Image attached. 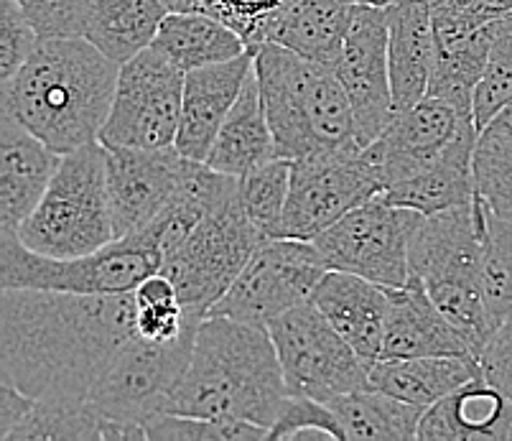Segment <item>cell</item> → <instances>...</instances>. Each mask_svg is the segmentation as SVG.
I'll list each match as a JSON object with an SVG mask.
<instances>
[{
	"label": "cell",
	"instance_id": "74e56055",
	"mask_svg": "<svg viewBox=\"0 0 512 441\" xmlns=\"http://www.w3.org/2000/svg\"><path fill=\"white\" fill-rule=\"evenodd\" d=\"M512 102V13L500 18L490 62L474 92V125L482 133L495 115Z\"/></svg>",
	"mask_w": 512,
	"mask_h": 441
},
{
	"label": "cell",
	"instance_id": "d4e9b609",
	"mask_svg": "<svg viewBox=\"0 0 512 441\" xmlns=\"http://www.w3.org/2000/svg\"><path fill=\"white\" fill-rule=\"evenodd\" d=\"M477 138V125H472L426 169L398 181L380 194L390 204L408 207L421 215H436V212L472 204L477 199V184H474Z\"/></svg>",
	"mask_w": 512,
	"mask_h": 441
},
{
	"label": "cell",
	"instance_id": "8d00e7d4",
	"mask_svg": "<svg viewBox=\"0 0 512 441\" xmlns=\"http://www.w3.org/2000/svg\"><path fill=\"white\" fill-rule=\"evenodd\" d=\"M148 441H253L268 439V429L250 421H214L189 413L158 411L146 421Z\"/></svg>",
	"mask_w": 512,
	"mask_h": 441
},
{
	"label": "cell",
	"instance_id": "3957f363",
	"mask_svg": "<svg viewBox=\"0 0 512 441\" xmlns=\"http://www.w3.org/2000/svg\"><path fill=\"white\" fill-rule=\"evenodd\" d=\"M286 398L281 360L268 329L230 317H204L192 360L171 388L164 411L250 421L271 436Z\"/></svg>",
	"mask_w": 512,
	"mask_h": 441
},
{
	"label": "cell",
	"instance_id": "30bf717a",
	"mask_svg": "<svg viewBox=\"0 0 512 441\" xmlns=\"http://www.w3.org/2000/svg\"><path fill=\"white\" fill-rule=\"evenodd\" d=\"M263 240L265 235L245 215L235 192L166 255L161 273L176 283L186 311L207 317Z\"/></svg>",
	"mask_w": 512,
	"mask_h": 441
},
{
	"label": "cell",
	"instance_id": "4dcf8cb0",
	"mask_svg": "<svg viewBox=\"0 0 512 441\" xmlns=\"http://www.w3.org/2000/svg\"><path fill=\"white\" fill-rule=\"evenodd\" d=\"M344 441H406L418 439L423 408L390 396L375 385L344 393L329 401Z\"/></svg>",
	"mask_w": 512,
	"mask_h": 441
},
{
	"label": "cell",
	"instance_id": "277c9868",
	"mask_svg": "<svg viewBox=\"0 0 512 441\" xmlns=\"http://www.w3.org/2000/svg\"><path fill=\"white\" fill-rule=\"evenodd\" d=\"M255 74L281 159L362 146L355 110L332 67L278 44H258Z\"/></svg>",
	"mask_w": 512,
	"mask_h": 441
},
{
	"label": "cell",
	"instance_id": "b9f144b4",
	"mask_svg": "<svg viewBox=\"0 0 512 441\" xmlns=\"http://www.w3.org/2000/svg\"><path fill=\"white\" fill-rule=\"evenodd\" d=\"M479 362H482L484 378L512 398V317H507L492 332L479 355Z\"/></svg>",
	"mask_w": 512,
	"mask_h": 441
},
{
	"label": "cell",
	"instance_id": "d6a6232c",
	"mask_svg": "<svg viewBox=\"0 0 512 441\" xmlns=\"http://www.w3.org/2000/svg\"><path fill=\"white\" fill-rule=\"evenodd\" d=\"M482 202V199H479ZM482 286L492 322L512 317V217L490 212L482 202Z\"/></svg>",
	"mask_w": 512,
	"mask_h": 441
},
{
	"label": "cell",
	"instance_id": "f1b7e54d",
	"mask_svg": "<svg viewBox=\"0 0 512 441\" xmlns=\"http://www.w3.org/2000/svg\"><path fill=\"white\" fill-rule=\"evenodd\" d=\"M477 375H482V362L474 355H428L370 362V385L423 411Z\"/></svg>",
	"mask_w": 512,
	"mask_h": 441
},
{
	"label": "cell",
	"instance_id": "7a4b0ae2",
	"mask_svg": "<svg viewBox=\"0 0 512 441\" xmlns=\"http://www.w3.org/2000/svg\"><path fill=\"white\" fill-rule=\"evenodd\" d=\"M118 74L120 64L87 39H39L16 77L0 87V113L64 156L100 141Z\"/></svg>",
	"mask_w": 512,
	"mask_h": 441
},
{
	"label": "cell",
	"instance_id": "e0dca14e",
	"mask_svg": "<svg viewBox=\"0 0 512 441\" xmlns=\"http://www.w3.org/2000/svg\"><path fill=\"white\" fill-rule=\"evenodd\" d=\"M472 125V113L431 95L411 108L395 110L383 133L367 146L383 176V187H393L426 169Z\"/></svg>",
	"mask_w": 512,
	"mask_h": 441
},
{
	"label": "cell",
	"instance_id": "9a60e30c",
	"mask_svg": "<svg viewBox=\"0 0 512 441\" xmlns=\"http://www.w3.org/2000/svg\"><path fill=\"white\" fill-rule=\"evenodd\" d=\"M436 62L428 95L454 102L474 115V92L490 62L500 18H487L474 0H444L431 6Z\"/></svg>",
	"mask_w": 512,
	"mask_h": 441
},
{
	"label": "cell",
	"instance_id": "ffe728a7",
	"mask_svg": "<svg viewBox=\"0 0 512 441\" xmlns=\"http://www.w3.org/2000/svg\"><path fill=\"white\" fill-rule=\"evenodd\" d=\"M352 8L355 6L342 0H281L260 18L250 49L258 44H278L334 69L347 41Z\"/></svg>",
	"mask_w": 512,
	"mask_h": 441
},
{
	"label": "cell",
	"instance_id": "484cf974",
	"mask_svg": "<svg viewBox=\"0 0 512 441\" xmlns=\"http://www.w3.org/2000/svg\"><path fill=\"white\" fill-rule=\"evenodd\" d=\"M390 85L395 110L411 108L428 95L436 62L431 6L423 0H400L388 8Z\"/></svg>",
	"mask_w": 512,
	"mask_h": 441
},
{
	"label": "cell",
	"instance_id": "836d02e7",
	"mask_svg": "<svg viewBox=\"0 0 512 441\" xmlns=\"http://www.w3.org/2000/svg\"><path fill=\"white\" fill-rule=\"evenodd\" d=\"M8 441H102V424L90 403L34 401Z\"/></svg>",
	"mask_w": 512,
	"mask_h": 441
},
{
	"label": "cell",
	"instance_id": "1f68e13d",
	"mask_svg": "<svg viewBox=\"0 0 512 441\" xmlns=\"http://www.w3.org/2000/svg\"><path fill=\"white\" fill-rule=\"evenodd\" d=\"M136 334L151 342L179 340L192 324L204 317L186 311L176 283L164 273H151L136 291Z\"/></svg>",
	"mask_w": 512,
	"mask_h": 441
},
{
	"label": "cell",
	"instance_id": "ba28073f",
	"mask_svg": "<svg viewBox=\"0 0 512 441\" xmlns=\"http://www.w3.org/2000/svg\"><path fill=\"white\" fill-rule=\"evenodd\" d=\"M291 396L334 401L370 385V360L334 329L314 301L293 306L268 324Z\"/></svg>",
	"mask_w": 512,
	"mask_h": 441
},
{
	"label": "cell",
	"instance_id": "6da1fadb",
	"mask_svg": "<svg viewBox=\"0 0 512 441\" xmlns=\"http://www.w3.org/2000/svg\"><path fill=\"white\" fill-rule=\"evenodd\" d=\"M133 337V291L3 289L0 294V380L36 401L87 403Z\"/></svg>",
	"mask_w": 512,
	"mask_h": 441
},
{
	"label": "cell",
	"instance_id": "ee69618b",
	"mask_svg": "<svg viewBox=\"0 0 512 441\" xmlns=\"http://www.w3.org/2000/svg\"><path fill=\"white\" fill-rule=\"evenodd\" d=\"M474 6L484 13L487 18H505L512 13V0H474Z\"/></svg>",
	"mask_w": 512,
	"mask_h": 441
},
{
	"label": "cell",
	"instance_id": "cb8c5ba5",
	"mask_svg": "<svg viewBox=\"0 0 512 441\" xmlns=\"http://www.w3.org/2000/svg\"><path fill=\"white\" fill-rule=\"evenodd\" d=\"M311 301L365 360H380L388 319V289L347 271L329 268Z\"/></svg>",
	"mask_w": 512,
	"mask_h": 441
},
{
	"label": "cell",
	"instance_id": "e575fe53",
	"mask_svg": "<svg viewBox=\"0 0 512 441\" xmlns=\"http://www.w3.org/2000/svg\"><path fill=\"white\" fill-rule=\"evenodd\" d=\"M288 192H291V159L278 156L245 176H237L240 207L265 238L276 235L286 210Z\"/></svg>",
	"mask_w": 512,
	"mask_h": 441
},
{
	"label": "cell",
	"instance_id": "5b68a950",
	"mask_svg": "<svg viewBox=\"0 0 512 441\" xmlns=\"http://www.w3.org/2000/svg\"><path fill=\"white\" fill-rule=\"evenodd\" d=\"M18 238L51 258H77L118 240L100 141L64 153L46 194L18 227Z\"/></svg>",
	"mask_w": 512,
	"mask_h": 441
},
{
	"label": "cell",
	"instance_id": "7bdbcfd3",
	"mask_svg": "<svg viewBox=\"0 0 512 441\" xmlns=\"http://www.w3.org/2000/svg\"><path fill=\"white\" fill-rule=\"evenodd\" d=\"M36 398L26 396L18 388H13L11 383H3L0 380V441H8L11 431L16 429L18 421L29 413V408L34 406Z\"/></svg>",
	"mask_w": 512,
	"mask_h": 441
},
{
	"label": "cell",
	"instance_id": "8fae6325",
	"mask_svg": "<svg viewBox=\"0 0 512 441\" xmlns=\"http://www.w3.org/2000/svg\"><path fill=\"white\" fill-rule=\"evenodd\" d=\"M423 217L377 194L316 235L314 245L332 271L400 289L411 281V240Z\"/></svg>",
	"mask_w": 512,
	"mask_h": 441
},
{
	"label": "cell",
	"instance_id": "5bb4252c",
	"mask_svg": "<svg viewBox=\"0 0 512 441\" xmlns=\"http://www.w3.org/2000/svg\"><path fill=\"white\" fill-rule=\"evenodd\" d=\"M388 41V8H352L347 41L334 72L339 74L349 105L355 110L357 136L362 146H370L395 113Z\"/></svg>",
	"mask_w": 512,
	"mask_h": 441
},
{
	"label": "cell",
	"instance_id": "f35d334b",
	"mask_svg": "<svg viewBox=\"0 0 512 441\" xmlns=\"http://www.w3.org/2000/svg\"><path fill=\"white\" fill-rule=\"evenodd\" d=\"M268 439L296 441V439H337L344 441L339 421L327 401H316L309 396H291L288 393L283 411L273 424Z\"/></svg>",
	"mask_w": 512,
	"mask_h": 441
},
{
	"label": "cell",
	"instance_id": "d6986e66",
	"mask_svg": "<svg viewBox=\"0 0 512 441\" xmlns=\"http://www.w3.org/2000/svg\"><path fill=\"white\" fill-rule=\"evenodd\" d=\"M255 67V51L248 49L230 62L209 64L186 72L179 133L174 146L186 159L207 161L209 148L230 115Z\"/></svg>",
	"mask_w": 512,
	"mask_h": 441
},
{
	"label": "cell",
	"instance_id": "4fadbf2b",
	"mask_svg": "<svg viewBox=\"0 0 512 441\" xmlns=\"http://www.w3.org/2000/svg\"><path fill=\"white\" fill-rule=\"evenodd\" d=\"M184 77L186 72L153 46L120 64L113 108L100 133L102 146H174L184 102Z\"/></svg>",
	"mask_w": 512,
	"mask_h": 441
},
{
	"label": "cell",
	"instance_id": "bcb514c9",
	"mask_svg": "<svg viewBox=\"0 0 512 441\" xmlns=\"http://www.w3.org/2000/svg\"><path fill=\"white\" fill-rule=\"evenodd\" d=\"M342 3H347V6H377V8H390V6H395V3H400V0H342Z\"/></svg>",
	"mask_w": 512,
	"mask_h": 441
},
{
	"label": "cell",
	"instance_id": "2e32d148",
	"mask_svg": "<svg viewBox=\"0 0 512 441\" xmlns=\"http://www.w3.org/2000/svg\"><path fill=\"white\" fill-rule=\"evenodd\" d=\"M115 238L151 225L179 189L189 161L176 146H105Z\"/></svg>",
	"mask_w": 512,
	"mask_h": 441
},
{
	"label": "cell",
	"instance_id": "f546056e",
	"mask_svg": "<svg viewBox=\"0 0 512 441\" xmlns=\"http://www.w3.org/2000/svg\"><path fill=\"white\" fill-rule=\"evenodd\" d=\"M151 46L169 57L181 72L230 62L250 49L248 41L230 23L202 11L166 13Z\"/></svg>",
	"mask_w": 512,
	"mask_h": 441
},
{
	"label": "cell",
	"instance_id": "8992f818",
	"mask_svg": "<svg viewBox=\"0 0 512 441\" xmlns=\"http://www.w3.org/2000/svg\"><path fill=\"white\" fill-rule=\"evenodd\" d=\"M161 266L164 253L146 227L77 258L41 255L26 248L18 232H0V289L130 294Z\"/></svg>",
	"mask_w": 512,
	"mask_h": 441
},
{
	"label": "cell",
	"instance_id": "44dd1931",
	"mask_svg": "<svg viewBox=\"0 0 512 441\" xmlns=\"http://www.w3.org/2000/svg\"><path fill=\"white\" fill-rule=\"evenodd\" d=\"M62 153L0 113V232H18L49 189Z\"/></svg>",
	"mask_w": 512,
	"mask_h": 441
},
{
	"label": "cell",
	"instance_id": "7dc6e473",
	"mask_svg": "<svg viewBox=\"0 0 512 441\" xmlns=\"http://www.w3.org/2000/svg\"><path fill=\"white\" fill-rule=\"evenodd\" d=\"M423 3H428V6H434V3H444V0H423Z\"/></svg>",
	"mask_w": 512,
	"mask_h": 441
},
{
	"label": "cell",
	"instance_id": "ab89813d",
	"mask_svg": "<svg viewBox=\"0 0 512 441\" xmlns=\"http://www.w3.org/2000/svg\"><path fill=\"white\" fill-rule=\"evenodd\" d=\"M39 39V31L18 6V0H0V87L16 77Z\"/></svg>",
	"mask_w": 512,
	"mask_h": 441
},
{
	"label": "cell",
	"instance_id": "4316f807",
	"mask_svg": "<svg viewBox=\"0 0 512 441\" xmlns=\"http://www.w3.org/2000/svg\"><path fill=\"white\" fill-rule=\"evenodd\" d=\"M169 11L166 0H77V36L123 64L153 44Z\"/></svg>",
	"mask_w": 512,
	"mask_h": 441
},
{
	"label": "cell",
	"instance_id": "9c48e42d",
	"mask_svg": "<svg viewBox=\"0 0 512 441\" xmlns=\"http://www.w3.org/2000/svg\"><path fill=\"white\" fill-rule=\"evenodd\" d=\"M383 189V176L367 146L334 148L293 159L291 192L273 238L314 243L316 235Z\"/></svg>",
	"mask_w": 512,
	"mask_h": 441
},
{
	"label": "cell",
	"instance_id": "52a82bcc",
	"mask_svg": "<svg viewBox=\"0 0 512 441\" xmlns=\"http://www.w3.org/2000/svg\"><path fill=\"white\" fill-rule=\"evenodd\" d=\"M199 324L171 342H151L136 334L120 350L87 398L102 424V441H148L146 421L164 411L171 388L184 375Z\"/></svg>",
	"mask_w": 512,
	"mask_h": 441
},
{
	"label": "cell",
	"instance_id": "83f0119b",
	"mask_svg": "<svg viewBox=\"0 0 512 441\" xmlns=\"http://www.w3.org/2000/svg\"><path fill=\"white\" fill-rule=\"evenodd\" d=\"M273 159H278L276 138H273L271 123L265 115L258 74L253 67L240 97H237L220 133L214 138L204 164L212 166L214 171H222V174L245 176L248 171L258 169Z\"/></svg>",
	"mask_w": 512,
	"mask_h": 441
},
{
	"label": "cell",
	"instance_id": "ac0fdd59",
	"mask_svg": "<svg viewBox=\"0 0 512 441\" xmlns=\"http://www.w3.org/2000/svg\"><path fill=\"white\" fill-rule=\"evenodd\" d=\"M411 276L423 286L482 283V202L426 215L411 240Z\"/></svg>",
	"mask_w": 512,
	"mask_h": 441
},
{
	"label": "cell",
	"instance_id": "7402d4cb",
	"mask_svg": "<svg viewBox=\"0 0 512 441\" xmlns=\"http://www.w3.org/2000/svg\"><path fill=\"white\" fill-rule=\"evenodd\" d=\"M428 355H474L464 334L441 314L418 278L388 289V319L380 360ZM477 357V355H474Z\"/></svg>",
	"mask_w": 512,
	"mask_h": 441
},
{
	"label": "cell",
	"instance_id": "f6af8a7d",
	"mask_svg": "<svg viewBox=\"0 0 512 441\" xmlns=\"http://www.w3.org/2000/svg\"><path fill=\"white\" fill-rule=\"evenodd\" d=\"M487 128H495V131H502V133H510L512 136V102L507 105V108H502L500 113L495 115V120H492Z\"/></svg>",
	"mask_w": 512,
	"mask_h": 441
},
{
	"label": "cell",
	"instance_id": "60d3db41",
	"mask_svg": "<svg viewBox=\"0 0 512 441\" xmlns=\"http://www.w3.org/2000/svg\"><path fill=\"white\" fill-rule=\"evenodd\" d=\"M41 39L77 36V0H18Z\"/></svg>",
	"mask_w": 512,
	"mask_h": 441
},
{
	"label": "cell",
	"instance_id": "7c38bea8",
	"mask_svg": "<svg viewBox=\"0 0 512 441\" xmlns=\"http://www.w3.org/2000/svg\"><path fill=\"white\" fill-rule=\"evenodd\" d=\"M327 271L324 255L311 240L265 238L207 317H230L268 329L288 309L311 301Z\"/></svg>",
	"mask_w": 512,
	"mask_h": 441
},
{
	"label": "cell",
	"instance_id": "603a6c76",
	"mask_svg": "<svg viewBox=\"0 0 512 441\" xmlns=\"http://www.w3.org/2000/svg\"><path fill=\"white\" fill-rule=\"evenodd\" d=\"M418 439L512 441V398L477 375L423 411Z\"/></svg>",
	"mask_w": 512,
	"mask_h": 441
},
{
	"label": "cell",
	"instance_id": "d590c367",
	"mask_svg": "<svg viewBox=\"0 0 512 441\" xmlns=\"http://www.w3.org/2000/svg\"><path fill=\"white\" fill-rule=\"evenodd\" d=\"M474 184L484 207L512 217V136L484 128L474 148Z\"/></svg>",
	"mask_w": 512,
	"mask_h": 441
}]
</instances>
